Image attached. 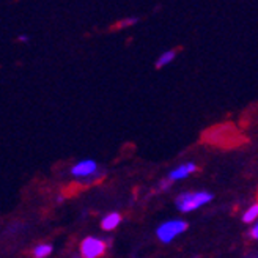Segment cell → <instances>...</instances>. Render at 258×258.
Wrapping results in <instances>:
<instances>
[{
	"instance_id": "cell-6",
	"label": "cell",
	"mask_w": 258,
	"mask_h": 258,
	"mask_svg": "<svg viewBox=\"0 0 258 258\" xmlns=\"http://www.w3.org/2000/svg\"><path fill=\"white\" fill-rule=\"evenodd\" d=\"M192 172H196V164H192V162L183 164V165L176 167V169L169 175V179H170V181H172V179H183Z\"/></svg>"
},
{
	"instance_id": "cell-4",
	"label": "cell",
	"mask_w": 258,
	"mask_h": 258,
	"mask_svg": "<svg viewBox=\"0 0 258 258\" xmlns=\"http://www.w3.org/2000/svg\"><path fill=\"white\" fill-rule=\"evenodd\" d=\"M84 258H98L106 252V244L98 238H85L81 244Z\"/></svg>"
},
{
	"instance_id": "cell-12",
	"label": "cell",
	"mask_w": 258,
	"mask_h": 258,
	"mask_svg": "<svg viewBox=\"0 0 258 258\" xmlns=\"http://www.w3.org/2000/svg\"><path fill=\"white\" fill-rule=\"evenodd\" d=\"M250 235H252L255 239H258V222L253 225V228H252V231H250Z\"/></svg>"
},
{
	"instance_id": "cell-8",
	"label": "cell",
	"mask_w": 258,
	"mask_h": 258,
	"mask_svg": "<svg viewBox=\"0 0 258 258\" xmlns=\"http://www.w3.org/2000/svg\"><path fill=\"white\" fill-rule=\"evenodd\" d=\"M175 55H176L175 50H167V52H164V54L158 58V61H156V70H161V68L165 67V64H169L170 61H173Z\"/></svg>"
},
{
	"instance_id": "cell-5",
	"label": "cell",
	"mask_w": 258,
	"mask_h": 258,
	"mask_svg": "<svg viewBox=\"0 0 258 258\" xmlns=\"http://www.w3.org/2000/svg\"><path fill=\"white\" fill-rule=\"evenodd\" d=\"M96 162H93V161H82V162H79V164H76L74 167H73V175H76V176H87V175H92V173H95L96 172Z\"/></svg>"
},
{
	"instance_id": "cell-9",
	"label": "cell",
	"mask_w": 258,
	"mask_h": 258,
	"mask_svg": "<svg viewBox=\"0 0 258 258\" xmlns=\"http://www.w3.org/2000/svg\"><path fill=\"white\" fill-rule=\"evenodd\" d=\"M50 252H52V246L50 244H41V246H38L33 250V255L35 258H46L47 255H50Z\"/></svg>"
},
{
	"instance_id": "cell-13",
	"label": "cell",
	"mask_w": 258,
	"mask_h": 258,
	"mask_svg": "<svg viewBox=\"0 0 258 258\" xmlns=\"http://www.w3.org/2000/svg\"><path fill=\"white\" fill-rule=\"evenodd\" d=\"M170 183H172V181H169V179H164V181L161 183V189H167V187L170 186Z\"/></svg>"
},
{
	"instance_id": "cell-7",
	"label": "cell",
	"mask_w": 258,
	"mask_h": 258,
	"mask_svg": "<svg viewBox=\"0 0 258 258\" xmlns=\"http://www.w3.org/2000/svg\"><path fill=\"white\" fill-rule=\"evenodd\" d=\"M121 221V217L118 213H110L104 217V221H102V228L104 230H113L115 227H117Z\"/></svg>"
},
{
	"instance_id": "cell-2",
	"label": "cell",
	"mask_w": 258,
	"mask_h": 258,
	"mask_svg": "<svg viewBox=\"0 0 258 258\" xmlns=\"http://www.w3.org/2000/svg\"><path fill=\"white\" fill-rule=\"evenodd\" d=\"M213 200V194L210 192H186L181 194L179 197H176V206L183 213H189L203 206L205 203H208Z\"/></svg>"
},
{
	"instance_id": "cell-10",
	"label": "cell",
	"mask_w": 258,
	"mask_h": 258,
	"mask_svg": "<svg viewBox=\"0 0 258 258\" xmlns=\"http://www.w3.org/2000/svg\"><path fill=\"white\" fill-rule=\"evenodd\" d=\"M256 217H258V203L252 205L250 208H249L246 213H244L242 221H244V222H252V221H255Z\"/></svg>"
},
{
	"instance_id": "cell-15",
	"label": "cell",
	"mask_w": 258,
	"mask_h": 258,
	"mask_svg": "<svg viewBox=\"0 0 258 258\" xmlns=\"http://www.w3.org/2000/svg\"><path fill=\"white\" fill-rule=\"evenodd\" d=\"M252 258H258V252H256L255 255H252Z\"/></svg>"
},
{
	"instance_id": "cell-11",
	"label": "cell",
	"mask_w": 258,
	"mask_h": 258,
	"mask_svg": "<svg viewBox=\"0 0 258 258\" xmlns=\"http://www.w3.org/2000/svg\"><path fill=\"white\" fill-rule=\"evenodd\" d=\"M137 22V18H129V19H124L121 22H118L115 27H118V29H123V27H127V25H134Z\"/></svg>"
},
{
	"instance_id": "cell-14",
	"label": "cell",
	"mask_w": 258,
	"mask_h": 258,
	"mask_svg": "<svg viewBox=\"0 0 258 258\" xmlns=\"http://www.w3.org/2000/svg\"><path fill=\"white\" fill-rule=\"evenodd\" d=\"M29 40V36H25V35H21L19 36V41H27Z\"/></svg>"
},
{
	"instance_id": "cell-3",
	"label": "cell",
	"mask_w": 258,
	"mask_h": 258,
	"mask_svg": "<svg viewBox=\"0 0 258 258\" xmlns=\"http://www.w3.org/2000/svg\"><path fill=\"white\" fill-rule=\"evenodd\" d=\"M187 228V224L184 221H170L165 222L158 228V238L162 242H170L176 235L183 233V231Z\"/></svg>"
},
{
	"instance_id": "cell-1",
	"label": "cell",
	"mask_w": 258,
	"mask_h": 258,
	"mask_svg": "<svg viewBox=\"0 0 258 258\" xmlns=\"http://www.w3.org/2000/svg\"><path fill=\"white\" fill-rule=\"evenodd\" d=\"M203 139L211 145H217V147H236L244 140L242 136L238 133V129L233 124H219L214 126L211 129H208Z\"/></svg>"
}]
</instances>
